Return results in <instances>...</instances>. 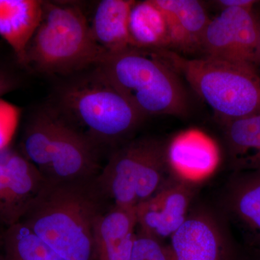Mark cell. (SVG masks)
I'll list each match as a JSON object with an SVG mask.
<instances>
[{
    "label": "cell",
    "mask_w": 260,
    "mask_h": 260,
    "mask_svg": "<svg viewBox=\"0 0 260 260\" xmlns=\"http://www.w3.org/2000/svg\"><path fill=\"white\" fill-rule=\"evenodd\" d=\"M95 178L47 181L18 223L64 260H96L95 223L111 205L103 196Z\"/></svg>",
    "instance_id": "obj_1"
},
{
    "label": "cell",
    "mask_w": 260,
    "mask_h": 260,
    "mask_svg": "<svg viewBox=\"0 0 260 260\" xmlns=\"http://www.w3.org/2000/svg\"><path fill=\"white\" fill-rule=\"evenodd\" d=\"M107 54L94 40L79 7L43 1L42 19L23 66L42 74L67 76L98 66Z\"/></svg>",
    "instance_id": "obj_2"
},
{
    "label": "cell",
    "mask_w": 260,
    "mask_h": 260,
    "mask_svg": "<svg viewBox=\"0 0 260 260\" xmlns=\"http://www.w3.org/2000/svg\"><path fill=\"white\" fill-rule=\"evenodd\" d=\"M213 110L222 124L260 113V75L255 68L169 49L153 50Z\"/></svg>",
    "instance_id": "obj_3"
},
{
    "label": "cell",
    "mask_w": 260,
    "mask_h": 260,
    "mask_svg": "<svg viewBox=\"0 0 260 260\" xmlns=\"http://www.w3.org/2000/svg\"><path fill=\"white\" fill-rule=\"evenodd\" d=\"M61 88V111L78 123L99 148L128 140L145 116L108 79L99 67L84 71Z\"/></svg>",
    "instance_id": "obj_4"
},
{
    "label": "cell",
    "mask_w": 260,
    "mask_h": 260,
    "mask_svg": "<svg viewBox=\"0 0 260 260\" xmlns=\"http://www.w3.org/2000/svg\"><path fill=\"white\" fill-rule=\"evenodd\" d=\"M98 67L142 115L187 114V95L179 77L155 51L129 47L106 54Z\"/></svg>",
    "instance_id": "obj_5"
},
{
    "label": "cell",
    "mask_w": 260,
    "mask_h": 260,
    "mask_svg": "<svg viewBox=\"0 0 260 260\" xmlns=\"http://www.w3.org/2000/svg\"><path fill=\"white\" fill-rule=\"evenodd\" d=\"M171 174L165 145L141 138L115 149L95 181L111 205L136 208L162 189L174 177Z\"/></svg>",
    "instance_id": "obj_6"
},
{
    "label": "cell",
    "mask_w": 260,
    "mask_h": 260,
    "mask_svg": "<svg viewBox=\"0 0 260 260\" xmlns=\"http://www.w3.org/2000/svg\"><path fill=\"white\" fill-rule=\"evenodd\" d=\"M258 43L259 24L254 9L225 8L210 20L200 52L203 56L257 69Z\"/></svg>",
    "instance_id": "obj_7"
},
{
    "label": "cell",
    "mask_w": 260,
    "mask_h": 260,
    "mask_svg": "<svg viewBox=\"0 0 260 260\" xmlns=\"http://www.w3.org/2000/svg\"><path fill=\"white\" fill-rule=\"evenodd\" d=\"M98 148L83 132L58 116L47 160L40 172L50 182L93 179L102 169Z\"/></svg>",
    "instance_id": "obj_8"
},
{
    "label": "cell",
    "mask_w": 260,
    "mask_h": 260,
    "mask_svg": "<svg viewBox=\"0 0 260 260\" xmlns=\"http://www.w3.org/2000/svg\"><path fill=\"white\" fill-rule=\"evenodd\" d=\"M47 180L22 153L0 157V225L18 223L42 190Z\"/></svg>",
    "instance_id": "obj_9"
},
{
    "label": "cell",
    "mask_w": 260,
    "mask_h": 260,
    "mask_svg": "<svg viewBox=\"0 0 260 260\" xmlns=\"http://www.w3.org/2000/svg\"><path fill=\"white\" fill-rule=\"evenodd\" d=\"M194 191L193 183L172 178L136 207L138 230L160 242L169 239L186 220Z\"/></svg>",
    "instance_id": "obj_10"
},
{
    "label": "cell",
    "mask_w": 260,
    "mask_h": 260,
    "mask_svg": "<svg viewBox=\"0 0 260 260\" xmlns=\"http://www.w3.org/2000/svg\"><path fill=\"white\" fill-rule=\"evenodd\" d=\"M170 260H232V249L218 223L208 213L188 214L169 238Z\"/></svg>",
    "instance_id": "obj_11"
},
{
    "label": "cell",
    "mask_w": 260,
    "mask_h": 260,
    "mask_svg": "<svg viewBox=\"0 0 260 260\" xmlns=\"http://www.w3.org/2000/svg\"><path fill=\"white\" fill-rule=\"evenodd\" d=\"M166 154L174 177L197 183L213 172L219 161L218 147L203 132L186 130L173 138Z\"/></svg>",
    "instance_id": "obj_12"
},
{
    "label": "cell",
    "mask_w": 260,
    "mask_h": 260,
    "mask_svg": "<svg viewBox=\"0 0 260 260\" xmlns=\"http://www.w3.org/2000/svg\"><path fill=\"white\" fill-rule=\"evenodd\" d=\"M168 27L169 50L191 54L201 51L202 40L210 19L198 0H153Z\"/></svg>",
    "instance_id": "obj_13"
},
{
    "label": "cell",
    "mask_w": 260,
    "mask_h": 260,
    "mask_svg": "<svg viewBox=\"0 0 260 260\" xmlns=\"http://www.w3.org/2000/svg\"><path fill=\"white\" fill-rule=\"evenodd\" d=\"M137 227L136 208L111 205L95 223L96 260H129Z\"/></svg>",
    "instance_id": "obj_14"
},
{
    "label": "cell",
    "mask_w": 260,
    "mask_h": 260,
    "mask_svg": "<svg viewBox=\"0 0 260 260\" xmlns=\"http://www.w3.org/2000/svg\"><path fill=\"white\" fill-rule=\"evenodd\" d=\"M43 1L0 0V37L24 64L27 48L40 23Z\"/></svg>",
    "instance_id": "obj_15"
},
{
    "label": "cell",
    "mask_w": 260,
    "mask_h": 260,
    "mask_svg": "<svg viewBox=\"0 0 260 260\" xmlns=\"http://www.w3.org/2000/svg\"><path fill=\"white\" fill-rule=\"evenodd\" d=\"M242 172L232 184L228 204L247 242L260 253V167Z\"/></svg>",
    "instance_id": "obj_16"
},
{
    "label": "cell",
    "mask_w": 260,
    "mask_h": 260,
    "mask_svg": "<svg viewBox=\"0 0 260 260\" xmlns=\"http://www.w3.org/2000/svg\"><path fill=\"white\" fill-rule=\"evenodd\" d=\"M135 3L133 0H102L98 3L90 30L98 45L107 54L132 47L128 24Z\"/></svg>",
    "instance_id": "obj_17"
},
{
    "label": "cell",
    "mask_w": 260,
    "mask_h": 260,
    "mask_svg": "<svg viewBox=\"0 0 260 260\" xmlns=\"http://www.w3.org/2000/svg\"><path fill=\"white\" fill-rule=\"evenodd\" d=\"M128 30L132 47L151 51L170 48L167 22L153 0L135 1Z\"/></svg>",
    "instance_id": "obj_18"
},
{
    "label": "cell",
    "mask_w": 260,
    "mask_h": 260,
    "mask_svg": "<svg viewBox=\"0 0 260 260\" xmlns=\"http://www.w3.org/2000/svg\"><path fill=\"white\" fill-rule=\"evenodd\" d=\"M225 139L238 170L260 167V113L223 124Z\"/></svg>",
    "instance_id": "obj_19"
},
{
    "label": "cell",
    "mask_w": 260,
    "mask_h": 260,
    "mask_svg": "<svg viewBox=\"0 0 260 260\" xmlns=\"http://www.w3.org/2000/svg\"><path fill=\"white\" fill-rule=\"evenodd\" d=\"M0 260H64L20 223L5 228L0 244Z\"/></svg>",
    "instance_id": "obj_20"
},
{
    "label": "cell",
    "mask_w": 260,
    "mask_h": 260,
    "mask_svg": "<svg viewBox=\"0 0 260 260\" xmlns=\"http://www.w3.org/2000/svg\"><path fill=\"white\" fill-rule=\"evenodd\" d=\"M129 260H170L167 246L138 230Z\"/></svg>",
    "instance_id": "obj_21"
},
{
    "label": "cell",
    "mask_w": 260,
    "mask_h": 260,
    "mask_svg": "<svg viewBox=\"0 0 260 260\" xmlns=\"http://www.w3.org/2000/svg\"><path fill=\"white\" fill-rule=\"evenodd\" d=\"M20 110L0 99V153L8 148L18 127Z\"/></svg>",
    "instance_id": "obj_22"
},
{
    "label": "cell",
    "mask_w": 260,
    "mask_h": 260,
    "mask_svg": "<svg viewBox=\"0 0 260 260\" xmlns=\"http://www.w3.org/2000/svg\"><path fill=\"white\" fill-rule=\"evenodd\" d=\"M220 10L225 8H239L245 9H254V7L259 4V1L255 0H220L214 2Z\"/></svg>",
    "instance_id": "obj_23"
},
{
    "label": "cell",
    "mask_w": 260,
    "mask_h": 260,
    "mask_svg": "<svg viewBox=\"0 0 260 260\" xmlns=\"http://www.w3.org/2000/svg\"><path fill=\"white\" fill-rule=\"evenodd\" d=\"M15 80L5 72L0 70V96L15 88Z\"/></svg>",
    "instance_id": "obj_24"
},
{
    "label": "cell",
    "mask_w": 260,
    "mask_h": 260,
    "mask_svg": "<svg viewBox=\"0 0 260 260\" xmlns=\"http://www.w3.org/2000/svg\"><path fill=\"white\" fill-rule=\"evenodd\" d=\"M258 19V24H259V43H258L257 49V69L260 68V15L256 14Z\"/></svg>",
    "instance_id": "obj_25"
},
{
    "label": "cell",
    "mask_w": 260,
    "mask_h": 260,
    "mask_svg": "<svg viewBox=\"0 0 260 260\" xmlns=\"http://www.w3.org/2000/svg\"><path fill=\"white\" fill-rule=\"evenodd\" d=\"M5 228L2 227L0 225V244H1L2 237H3V232H4Z\"/></svg>",
    "instance_id": "obj_26"
}]
</instances>
